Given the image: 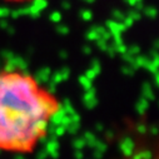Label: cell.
Listing matches in <instances>:
<instances>
[{
	"instance_id": "1",
	"label": "cell",
	"mask_w": 159,
	"mask_h": 159,
	"mask_svg": "<svg viewBox=\"0 0 159 159\" xmlns=\"http://www.w3.org/2000/svg\"><path fill=\"white\" fill-rule=\"evenodd\" d=\"M61 109V99L31 73L0 69V152L33 154Z\"/></svg>"
},
{
	"instance_id": "2",
	"label": "cell",
	"mask_w": 159,
	"mask_h": 159,
	"mask_svg": "<svg viewBox=\"0 0 159 159\" xmlns=\"http://www.w3.org/2000/svg\"><path fill=\"white\" fill-rule=\"evenodd\" d=\"M3 2L13 3V4H20V3H29V2H33V0H3Z\"/></svg>"
}]
</instances>
